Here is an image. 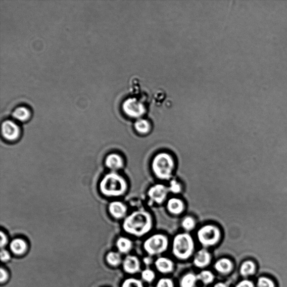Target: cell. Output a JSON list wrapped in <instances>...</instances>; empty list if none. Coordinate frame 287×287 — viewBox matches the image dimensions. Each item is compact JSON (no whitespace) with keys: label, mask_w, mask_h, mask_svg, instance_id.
I'll list each match as a JSON object with an SVG mask.
<instances>
[{"label":"cell","mask_w":287,"mask_h":287,"mask_svg":"<svg viewBox=\"0 0 287 287\" xmlns=\"http://www.w3.org/2000/svg\"><path fill=\"white\" fill-rule=\"evenodd\" d=\"M27 243L21 239H16L12 240L10 244V250L15 255H22L26 251Z\"/></svg>","instance_id":"2e32d148"},{"label":"cell","mask_w":287,"mask_h":287,"mask_svg":"<svg viewBox=\"0 0 287 287\" xmlns=\"http://www.w3.org/2000/svg\"><path fill=\"white\" fill-rule=\"evenodd\" d=\"M257 287H274L273 282L268 278H261L257 282Z\"/></svg>","instance_id":"f1b7e54d"},{"label":"cell","mask_w":287,"mask_h":287,"mask_svg":"<svg viewBox=\"0 0 287 287\" xmlns=\"http://www.w3.org/2000/svg\"><path fill=\"white\" fill-rule=\"evenodd\" d=\"M8 278V274L5 269H0V282L1 284L6 281Z\"/></svg>","instance_id":"1f68e13d"},{"label":"cell","mask_w":287,"mask_h":287,"mask_svg":"<svg viewBox=\"0 0 287 287\" xmlns=\"http://www.w3.org/2000/svg\"><path fill=\"white\" fill-rule=\"evenodd\" d=\"M194 249L193 239L188 234H180L176 236L172 244V251L177 258L186 260L192 254Z\"/></svg>","instance_id":"277c9868"},{"label":"cell","mask_w":287,"mask_h":287,"mask_svg":"<svg viewBox=\"0 0 287 287\" xmlns=\"http://www.w3.org/2000/svg\"><path fill=\"white\" fill-rule=\"evenodd\" d=\"M2 134L8 141H14L18 138L20 130L18 126L12 121H4L2 124Z\"/></svg>","instance_id":"ba28073f"},{"label":"cell","mask_w":287,"mask_h":287,"mask_svg":"<svg viewBox=\"0 0 287 287\" xmlns=\"http://www.w3.org/2000/svg\"><path fill=\"white\" fill-rule=\"evenodd\" d=\"M116 246L120 252L126 254L132 249L133 243L128 238H120L117 240Z\"/></svg>","instance_id":"ac0fdd59"},{"label":"cell","mask_w":287,"mask_h":287,"mask_svg":"<svg viewBox=\"0 0 287 287\" xmlns=\"http://www.w3.org/2000/svg\"><path fill=\"white\" fill-rule=\"evenodd\" d=\"M122 265H123L124 271L129 274L137 273L140 270V262L136 256H126Z\"/></svg>","instance_id":"30bf717a"},{"label":"cell","mask_w":287,"mask_h":287,"mask_svg":"<svg viewBox=\"0 0 287 287\" xmlns=\"http://www.w3.org/2000/svg\"><path fill=\"white\" fill-rule=\"evenodd\" d=\"M152 227L153 220L151 215L143 210L136 211L129 215L123 223L124 230L137 237H141L148 233Z\"/></svg>","instance_id":"6da1fadb"},{"label":"cell","mask_w":287,"mask_h":287,"mask_svg":"<svg viewBox=\"0 0 287 287\" xmlns=\"http://www.w3.org/2000/svg\"><path fill=\"white\" fill-rule=\"evenodd\" d=\"M157 287H174V285L171 279L162 278L158 281Z\"/></svg>","instance_id":"f546056e"},{"label":"cell","mask_w":287,"mask_h":287,"mask_svg":"<svg viewBox=\"0 0 287 287\" xmlns=\"http://www.w3.org/2000/svg\"><path fill=\"white\" fill-rule=\"evenodd\" d=\"M197 238L202 246H212L220 239L221 231L218 227L214 225H205L198 231Z\"/></svg>","instance_id":"5b68a950"},{"label":"cell","mask_w":287,"mask_h":287,"mask_svg":"<svg viewBox=\"0 0 287 287\" xmlns=\"http://www.w3.org/2000/svg\"><path fill=\"white\" fill-rule=\"evenodd\" d=\"M142 279L148 283H150L154 280L155 273L151 269H146L142 273Z\"/></svg>","instance_id":"4316f807"},{"label":"cell","mask_w":287,"mask_h":287,"mask_svg":"<svg viewBox=\"0 0 287 287\" xmlns=\"http://www.w3.org/2000/svg\"><path fill=\"white\" fill-rule=\"evenodd\" d=\"M101 192L108 196H119L126 192L127 183L122 176L115 172L105 175L100 184Z\"/></svg>","instance_id":"7a4b0ae2"},{"label":"cell","mask_w":287,"mask_h":287,"mask_svg":"<svg viewBox=\"0 0 287 287\" xmlns=\"http://www.w3.org/2000/svg\"><path fill=\"white\" fill-rule=\"evenodd\" d=\"M0 236H1V243H0V244H1V249H2L4 246L6 245L7 243V239L5 234H4L2 232H1V233H0Z\"/></svg>","instance_id":"836d02e7"},{"label":"cell","mask_w":287,"mask_h":287,"mask_svg":"<svg viewBox=\"0 0 287 287\" xmlns=\"http://www.w3.org/2000/svg\"><path fill=\"white\" fill-rule=\"evenodd\" d=\"M123 160L121 156L117 154H111L105 159V164L112 170H119L123 166Z\"/></svg>","instance_id":"9a60e30c"},{"label":"cell","mask_w":287,"mask_h":287,"mask_svg":"<svg viewBox=\"0 0 287 287\" xmlns=\"http://www.w3.org/2000/svg\"><path fill=\"white\" fill-rule=\"evenodd\" d=\"M12 115L16 120L25 121L27 120L30 117L31 113L27 108L19 107L15 109Z\"/></svg>","instance_id":"d6986e66"},{"label":"cell","mask_w":287,"mask_h":287,"mask_svg":"<svg viewBox=\"0 0 287 287\" xmlns=\"http://www.w3.org/2000/svg\"><path fill=\"white\" fill-rule=\"evenodd\" d=\"M168 188L162 184H157L150 188L147 195L150 200L157 204H162L166 200L168 192Z\"/></svg>","instance_id":"52a82bcc"},{"label":"cell","mask_w":287,"mask_h":287,"mask_svg":"<svg viewBox=\"0 0 287 287\" xmlns=\"http://www.w3.org/2000/svg\"><path fill=\"white\" fill-rule=\"evenodd\" d=\"M197 280H199L205 285L210 284L214 280L213 274L208 271H204L200 272L197 276Z\"/></svg>","instance_id":"cb8c5ba5"},{"label":"cell","mask_w":287,"mask_h":287,"mask_svg":"<svg viewBox=\"0 0 287 287\" xmlns=\"http://www.w3.org/2000/svg\"><path fill=\"white\" fill-rule=\"evenodd\" d=\"M150 125L148 122L145 120H139L135 124V128L137 132L142 134H145L149 132Z\"/></svg>","instance_id":"603a6c76"},{"label":"cell","mask_w":287,"mask_h":287,"mask_svg":"<svg viewBox=\"0 0 287 287\" xmlns=\"http://www.w3.org/2000/svg\"><path fill=\"white\" fill-rule=\"evenodd\" d=\"M236 287H254V285L250 281L244 280L239 283Z\"/></svg>","instance_id":"d6a6232c"},{"label":"cell","mask_w":287,"mask_h":287,"mask_svg":"<svg viewBox=\"0 0 287 287\" xmlns=\"http://www.w3.org/2000/svg\"><path fill=\"white\" fill-rule=\"evenodd\" d=\"M167 208L172 214L179 215L184 212L185 205L182 200L173 197L168 201Z\"/></svg>","instance_id":"4fadbf2b"},{"label":"cell","mask_w":287,"mask_h":287,"mask_svg":"<svg viewBox=\"0 0 287 287\" xmlns=\"http://www.w3.org/2000/svg\"><path fill=\"white\" fill-rule=\"evenodd\" d=\"M210 261V253L204 249H202L198 251L194 257L193 264L197 267L204 268L209 264Z\"/></svg>","instance_id":"8fae6325"},{"label":"cell","mask_w":287,"mask_h":287,"mask_svg":"<svg viewBox=\"0 0 287 287\" xmlns=\"http://www.w3.org/2000/svg\"><path fill=\"white\" fill-rule=\"evenodd\" d=\"M255 271V266L251 261H246L241 266L240 272L243 276L251 275Z\"/></svg>","instance_id":"7402d4cb"},{"label":"cell","mask_w":287,"mask_h":287,"mask_svg":"<svg viewBox=\"0 0 287 287\" xmlns=\"http://www.w3.org/2000/svg\"><path fill=\"white\" fill-rule=\"evenodd\" d=\"M214 287H228L226 285L223 284V283H218Z\"/></svg>","instance_id":"d590c367"},{"label":"cell","mask_w":287,"mask_h":287,"mask_svg":"<svg viewBox=\"0 0 287 287\" xmlns=\"http://www.w3.org/2000/svg\"><path fill=\"white\" fill-rule=\"evenodd\" d=\"M197 280V276L193 273H188L180 281L181 287H194Z\"/></svg>","instance_id":"ffe728a7"},{"label":"cell","mask_w":287,"mask_h":287,"mask_svg":"<svg viewBox=\"0 0 287 287\" xmlns=\"http://www.w3.org/2000/svg\"><path fill=\"white\" fill-rule=\"evenodd\" d=\"M109 210L113 217L120 219L125 216L127 212V208L122 202L114 201L109 205Z\"/></svg>","instance_id":"7c38bea8"},{"label":"cell","mask_w":287,"mask_h":287,"mask_svg":"<svg viewBox=\"0 0 287 287\" xmlns=\"http://www.w3.org/2000/svg\"><path fill=\"white\" fill-rule=\"evenodd\" d=\"M122 287H144L142 282L136 278H129L125 280Z\"/></svg>","instance_id":"484cf974"},{"label":"cell","mask_w":287,"mask_h":287,"mask_svg":"<svg viewBox=\"0 0 287 287\" xmlns=\"http://www.w3.org/2000/svg\"><path fill=\"white\" fill-rule=\"evenodd\" d=\"M107 262L111 266H118L121 263V257L119 253L111 251L106 256Z\"/></svg>","instance_id":"44dd1931"},{"label":"cell","mask_w":287,"mask_h":287,"mask_svg":"<svg viewBox=\"0 0 287 287\" xmlns=\"http://www.w3.org/2000/svg\"><path fill=\"white\" fill-rule=\"evenodd\" d=\"M214 268L219 273L227 274L231 271L233 264L229 259L223 258L217 261L214 265Z\"/></svg>","instance_id":"e0dca14e"},{"label":"cell","mask_w":287,"mask_h":287,"mask_svg":"<svg viewBox=\"0 0 287 287\" xmlns=\"http://www.w3.org/2000/svg\"><path fill=\"white\" fill-rule=\"evenodd\" d=\"M195 221L192 217L188 216L183 219L182 226L185 230L191 231L195 228Z\"/></svg>","instance_id":"d4e9b609"},{"label":"cell","mask_w":287,"mask_h":287,"mask_svg":"<svg viewBox=\"0 0 287 287\" xmlns=\"http://www.w3.org/2000/svg\"><path fill=\"white\" fill-rule=\"evenodd\" d=\"M123 109L126 115L132 117H138L144 113L143 105L136 99H129L123 104Z\"/></svg>","instance_id":"9c48e42d"},{"label":"cell","mask_w":287,"mask_h":287,"mask_svg":"<svg viewBox=\"0 0 287 287\" xmlns=\"http://www.w3.org/2000/svg\"><path fill=\"white\" fill-rule=\"evenodd\" d=\"M158 271L162 273H169L173 271L174 265L172 260L166 257H159L155 263Z\"/></svg>","instance_id":"5bb4252c"},{"label":"cell","mask_w":287,"mask_h":287,"mask_svg":"<svg viewBox=\"0 0 287 287\" xmlns=\"http://www.w3.org/2000/svg\"><path fill=\"white\" fill-rule=\"evenodd\" d=\"M169 191L173 193H179L182 190L181 185L177 182L176 180H172L170 182V187L168 188Z\"/></svg>","instance_id":"83f0119b"},{"label":"cell","mask_w":287,"mask_h":287,"mask_svg":"<svg viewBox=\"0 0 287 287\" xmlns=\"http://www.w3.org/2000/svg\"><path fill=\"white\" fill-rule=\"evenodd\" d=\"M0 256H1V260L2 262H6V261L10 259V255L8 251L5 249H1V253H0Z\"/></svg>","instance_id":"4dcf8cb0"},{"label":"cell","mask_w":287,"mask_h":287,"mask_svg":"<svg viewBox=\"0 0 287 287\" xmlns=\"http://www.w3.org/2000/svg\"><path fill=\"white\" fill-rule=\"evenodd\" d=\"M168 240L166 236L156 234L147 239L144 244V247L147 254L155 255L162 254L167 250Z\"/></svg>","instance_id":"8992f818"},{"label":"cell","mask_w":287,"mask_h":287,"mask_svg":"<svg viewBox=\"0 0 287 287\" xmlns=\"http://www.w3.org/2000/svg\"><path fill=\"white\" fill-rule=\"evenodd\" d=\"M174 168V159L166 153L156 155L152 162V170L155 176L160 180H170Z\"/></svg>","instance_id":"3957f363"},{"label":"cell","mask_w":287,"mask_h":287,"mask_svg":"<svg viewBox=\"0 0 287 287\" xmlns=\"http://www.w3.org/2000/svg\"><path fill=\"white\" fill-rule=\"evenodd\" d=\"M144 262L146 265H149L152 262V259L150 257H147L143 260Z\"/></svg>","instance_id":"e575fe53"}]
</instances>
